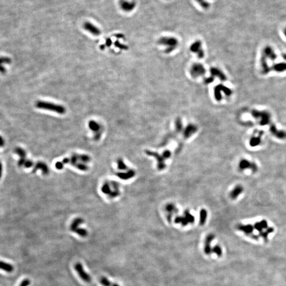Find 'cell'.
Instances as JSON below:
<instances>
[{
	"mask_svg": "<svg viewBox=\"0 0 286 286\" xmlns=\"http://www.w3.org/2000/svg\"><path fill=\"white\" fill-rule=\"evenodd\" d=\"M36 106L38 109L50 111L59 115H64L66 112L64 106L47 101H38L36 103Z\"/></svg>",
	"mask_w": 286,
	"mask_h": 286,
	"instance_id": "obj_1",
	"label": "cell"
},
{
	"mask_svg": "<svg viewBox=\"0 0 286 286\" xmlns=\"http://www.w3.org/2000/svg\"><path fill=\"white\" fill-rule=\"evenodd\" d=\"M158 42L160 44L167 46V53H170L178 45V41L173 37H162L160 39Z\"/></svg>",
	"mask_w": 286,
	"mask_h": 286,
	"instance_id": "obj_2",
	"label": "cell"
},
{
	"mask_svg": "<svg viewBox=\"0 0 286 286\" xmlns=\"http://www.w3.org/2000/svg\"><path fill=\"white\" fill-rule=\"evenodd\" d=\"M146 153L149 156H153V157L156 158L157 162H158V170H163L165 169L166 164L164 161L165 159L163 158L162 155L158 154V153L154 152L151 150H146Z\"/></svg>",
	"mask_w": 286,
	"mask_h": 286,
	"instance_id": "obj_3",
	"label": "cell"
},
{
	"mask_svg": "<svg viewBox=\"0 0 286 286\" xmlns=\"http://www.w3.org/2000/svg\"><path fill=\"white\" fill-rule=\"evenodd\" d=\"M221 91H223L228 96H229L232 94V91L223 85H218L214 88V97L217 101H220L222 99Z\"/></svg>",
	"mask_w": 286,
	"mask_h": 286,
	"instance_id": "obj_4",
	"label": "cell"
},
{
	"mask_svg": "<svg viewBox=\"0 0 286 286\" xmlns=\"http://www.w3.org/2000/svg\"><path fill=\"white\" fill-rule=\"evenodd\" d=\"M75 269L77 272L79 276L86 283H90L91 281V278L90 275L85 271L83 266L80 263H76L75 265Z\"/></svg>",
	"mask_w": 286,
	"mask_h": 286,
	"instance_id": "obj_5",
	"label": "cell"
},
{
	"mask_svg": "<svg viewBox=\"0 0 286 286\" xmlns=\"http://www.w3.org/2000/svg\"><path fill=\"white\" fill-rule=\"evenodd\" d=\"M205 72V68L200 64H194L191 68V75L194 78L204 75Z\"/></svg>",
	"mask_w": 286,
	"mask_h": 286,
	"instance_id": "obj_6",
	"label": "cell"
},
{
	"mask_svg": "<svg viewBox=\"0 0 286 286\" xmlns=\"http://www.w3.org/2000/svg\"><path fill=\"white\" fill-rule=\"evenodd\" d=\"M238 167L240 170H244L248 169H251L253 172H256L258 170V167L255 163H252L245 159H243L240 162Z\"/></svg>",
	"mask_w": 286,
	"mask_h": 286,
	"instance_id": "obj_7",
	"label": "cell"
},
{
	"mask_svg": "<svg viewBox=\"0 0 286 286\" xmlns=\"http://www.w3.org/2000/svg\"><path fill=\"white\" fill-rule=\"evenodd\" d=\"M165 210L168 213V214L167 216V219L169 222H170L172 220L173 214L178 212V209L176 206L174 204L171 203L167 204L165 206Z\"/></svg>",
	"mask_w": 286,
	"mask_h": 286,
	"instance_id": "obj_8",
	"label": "cell"
},
{
	"mask_svg": "<svg viewBox=\"0 0 286 286\" xmlns=\"http://www.w3.org/2000/svg\"><path fill=\"white\" fill-rule=\"evenodd\" d=\"M190 50L194 53H196L198 54V57L202 58L204 56V52L202 48V43L200 41H196L191 46Z\"/></svg>",
	"mask_w": 286,
	"mask_h": 286,
	"instance_id": "obj_9",
	"label": "cell"
},
{
	"mask_svg": "<svg viewBox=\"0 0 286 286\" xmlns=\"http://www.w3.org/2000/svg\"><path fill=\"white\" fill-rule=\"evenodd\" d=\"M84 28L86 31L94 36H99L101 33V31L98 27L90 22H85L84 24Z\"/></svg>",
	"mask_w": 286,
	"mask_h": 286,
	"instance_id": "obj_10",
	"label": "cell"
},
{
	"mask_svg": "<svg viewBox=\"0 0 286 286\" xmlns=\"http://www.w3.org/2000/svg\"><path fill=\"white\" fill-rule=\"evenodd\" d=\"M253 112H254L253 114V115L255 116V117L260 118V124L261 125H266L269 123L270 120L269 114L266 112H258V111H254Z\"/></svg>",
	"mask_w": 286,
	"mask_h": 286,
	"instance_id": "obj_11",
	"label": "cell"
},
{
	"mask_svg": "<svg viewBox=\"0 0 286 286\" xmlns=\"http://www.w3.org/2000/svg\"><path fill=\"white\" fill-rule=\"evenodd\" d=\"M197 131V127L193 124L188 125L184 130V136L185 138H188Z\"/></svg>",
	"mask_w": 286,
	"mask_h": 286,
	"instance_id": "obj_12",
	"label": "cell"
},
{
	"mask_svg": "<svg viewBox=\"0 0 286 286\" xmlns=\"http://www.w3.org/2000/svg\"><path fill=\"white\" fill-rule=\"evenodd\" d=\"M243 190H244V189H243V188L242 185H236L229 193L230 198H231L232 199H233V200H235L243 193Z\"/></svg>",
	"mask_w": 286,
	"mask_h": 286,
	"instance_id": "obj_13",
	"label": "cell"
},
{
	"mask_svg": "<svg viewBox=\"0 0 286 286\" xmlns=\"http://www.w3.org/2000/svg\"><path fill=\"white\" fill-rule=\"evenodd\" d=\"M237 228L238 230L244 232L246 234H251L253 232V229H254V226L251 225V224H247V225L240 224L237 226Z\"/></svg>",
	"mask_w": 286,
	"mask_h": 286,
	"instance_id": "obj_14",
	"label": "cell"
},
{
	"mask_svg": "<svg viewBox=\"0 0 286 286\" xmlns=\"http://www.w3.org/2000/svg\"><path fill=\"white\" fill-rule=\"evenodd\" d=\"M121 8L124 11L129 12L132 11L135 7V3L134 2H128L126 1H123L120 4Z\"/></svg>",
	"mask_w": 286,
	"mask_h": 286,
	"instance_id": "obj_15",
	"label": "cell"
},
{
	"mask_svg": "<svg viewBox=\"0 0 286 286\" xmlns=\"http://www.w3.org/2000/svg\"><path fill=\"white\" fill-rule=\"evenodd\" d=\"M0 270H3L8 273H11L14 270V267L12 264L0 260Z\"/></svg>",
	"mask_w": 286,
	"mask_h": 286,
	"instance_id": "obj_16",
	"label": "cell"
},
{
	"mask_svg": "<svg viewBox=\"0 0 286 286\" xmlns=\"http://www.w3.org/2000/svg\"><path fill=\"white\" fill-rule=\"evenodd\" d=\"M214 236L213 234H209L208 235L205 240V252L206 254H209L211 252L210 249V243L214 240Z\"/></svg>",
	"mask_w": 286,
	"mask_h": 286,
	"instance_id": "obj_17",
	"label": "cell"
},
{
	"mask_svg": "<svg viewBox=\"0 0 286 286\" xmlns=\"http://www.w3.org/2000/svg\"><path fill=\"white\" fill-rule=\"evenodd\" d=\"M270 130L272 133L275 135L279 139H284L286 138V132H284V131H280L278 130L277 128H275V126H272L270 128Z\"/></svg>",
	"mask_w": 286,
	"mask_h": 286,
	"instance_id": "obj_18",
	"label": "cell"
},
{
	"mask_svg": "<svg viewBox=\"0 0 286 286\" xmlns=\"http://www.w3.org/2000/svg\"><path fill=\"white\" fill-rule=\"evenodd\" d=\"M254 228L255 229H257V231L259 232V233H261L263 232V230L264 229H266L268 228V223L265 220H263L261 222H257L254 226Z\"/></svg>",
	"mask_w": 286,
	"mask_h": 286,
	"instance_id": "obj_19",
	"label": "cell"
},
{
	"mask_svg": "<svg viewBox=\"0 0 286 286\" xmlns=\"http://www.w3.org/2000/svg\"><path fill=\"white\" fill-rule=\"evenodd\" d=\"M11 59L7 57H0V73H5L6 72V68L4 67V64H10L11 63Z\"/></svg>",
	"mask_w": 286,
	"mask_h": 286,
	"instance_id": "obj_20",
	"label": "cell"
},
{
	"mask_svg": "<svg viewBox=\"0 0 286 286\" xmlns=\"http://www.w3.org/2000/svg\"><path fill=\"white\" fill-rule=\"evenodd\" d=\"M210 72H211V74H212L213 76L219 77L220 80H222V81H225L226 79L225 75H224L223 73L221 71L218 70L217 68H211Z\"/></svg>",
	"mask_w": 286,
	"mask_h": 286,
	"instance_id": "obj_21",
	"label": "cell"
},
{
	"mask_svg": "<svg viewBox=\"0 0 286 286\" xmlns=\"http://www.w3.org/2000/svg\"><path fill=\"white\" fill-rule=\"evenodd\" d=\"M208 213L206 209H202L200 210L199 214V224L200 225H204L207 221Z\"/></svg>",
	"mask_w": 286,
	"mask_h": 286,
	"instance_id": "obj_22",
	"label": "cell"
},
{
	"mask_svg": "<svg viewBox=\"0 0 286 286\" xmlns=\"http://www.w3.org/2000/svg\"><path fill=\"white\" fill-rule=\"evenodd\" d=\"M174 222L176 224H181L184 226H185L187 225L188 224H189L188 220L184 216H176L174 219Z\"/></svg>",
	"mask_w": 286,
	"mask_h": 286,
	"instance_id": "obj_23",
	"label": "cell"
},
{
	"mask_svg": "<svg viewBox=\"0 0 286 286\" xmlns=\"http://www.w3.org/2000/svg\"><path fill=\"white\" fill-rule=\"evenodd\" d=\"M261 141V136L258 137H253L251 138L249 141V145L251 147H255L260 145Z\"/></svg>",
	"mask_w": 286,
	"mask_h": 286,
	"instance_id": "obj_24",
	"label": "cell"
},
{
	"mask_svg": "<svg viewBox=\"0 0 286 286\" xmlns=\"http://www.w3.org/2000/svg\"><path fill=\"white\" fill-rule=\"evenodd\" d=\"M184 216L187 218V219L188 220L189 223L193 224L194 223L195 218H194V217L193 216V214L190 213L189 210L187 209V210H185V211H184Z\"/></svg>",
	"mask_w": 286,
	"mask_h": 286,
	"instance_id": "obj_25",
	"label": "cell"
},
{
	"mask_svg": "<svg viewBox=\"0 0 286 286\" xmlns=\"http://www.w3.org/2000/svg\"><path fill=\"white\" fill-rule=\"evenodd\" d=\"M89 126L90 128L94 132H97L100 129V126L97 122L94 120H91L89 123Z\"/></svg>",
	"mask_w": 286,
	"mask_h": 286,
	"instance_id": "obj_26",
	"label": "cell"
},
{
	"mask_svg": "<svg viewBox=\"0 0 286 286\" xmlns=\"http://www.w3.org/2000/svg\"><path fill=\"white\" fill-rule=\"evenodd\" d=\"M100 283L103 286H111L112 284L110 283V281L106 277H102L100 279Z\"/></svg>",
	"mask_w": 286,
	"mask_h": 286,
	"instance_id": "obj_27",
	"label": "cell"
},
{
	"mask_svg": "<svg viewBox=\"0 0 286 286\" xmlns=\"http://www.w3.org/2000/svg\"><path fill=\"white\" fill-rule=\"evenodd\" d=\"M176 128L178 132H180L182 130V124L180 119H178L176 122Z\"/></svg>",
	"mask_w": 286,
	"mask_h": 286,
	"instance_id": "obj_28",
	"label": "cell"
},
{
	"mask_svg": "<svg viewBox=\"0 0 286 286\" xmlns=\"http://www.w3.org/2000/svg\"><path fill=\"white\" fill-rule=\"evenodd\" d=\"M198 3L200 4V6L202 8L205 9H207L209 7V4L207 2L205 1V0H196Z\"/></svg>",
	"mask_w": 286,
	"mask_h": 286,
	"instance_id": "obj_29",
	"label": "cell"
},
{
	"mask_svg": "<svg viewBox=\"0 0 286 286\" xmlns=\"http://www.w3.org/2000/svg\"><path fill=\"white\" fill-rule=\"evenodd\" d=\"M15 152L18 155L20 156L21 158H24V157L26 156V153L24 152V150H23L21 148H17L15 150Z\"/></svg>",
	"mask_w": 286,
	"mask_h": 286,
	"instance_id": "obj_30",
	"label": "cell"
},
{
	"mask_svg": "<svg viewBox=\"0 0 286 286\" xmlns=\"http://www.w3.org/2000/svg\"><path fill=\"white\" fill-rule=\"evenodd\" d=\"M213 252L214 253H216L218 256H220L222 254V249L219 245H216L213 248Z\"/></svg>",
	"mask_w": 286,
	"mask_h": 286,
	"instance_id": "obj_31",
	"label": "cell"
},
{
	"mask_svg": "<svg viewBox=\"0 0 286 286\" xmlns=\"http://www.w3.org/2000/svg\"><path fill=\"white\" fill-rule=\"evenodd\" d=\"M275 69L277 71H282L284 70H286V64H277L275 66Z\"/></svg>",
	"mask_w": 286,
	"mask_h": 286,
	"instance_id": "obj_32",
	"label": "cell"
},
{
	"mask_svg": "<svg viewBox=\"0 0 286 286\" xmlns=\"http://www.w3.org/2000/svg\"><path fill=\"white\" fill-rule=\"evenodd\" d=\"M171 156V152L169 150H164L162 153V156L165 160L168 159L169 158H170Z\"/></svg>",
	"mask_w": 286,
	"mask_h": 286,
	"instance_id": "obj_33",
	"label": "cell"
},
{
	"mask_svg": "<svg viewBox=\"0 0 286 286\" xmlns=\"http://www.w3.org/2000/svg\"><path fill=\"white\" fill-rule=\"evenodd\" d=\"M30 284V281L29 279H24L22 281L19 286H29Z\"/></svg>",
	"mask_w": 286,
	"mask_h": 286,
	"instance_id": "obj_34",
	"label": "cell"
},
{
	"mask_svg": "<svg viewBox=\"0 0 286 286\" xmlns=\"http://www.w3.org/2000/svg\"><path fill=\"white\" fill-rule=\"evenodd\" d=\"M214 77H208V78H207V79H205V83H206V84L210 83L214 81Z\"/></svg>",
	"mask_w": 286,
	"mask_h": 286,
	"instance_id": "obj_35",
	"label": "cell"
},
{
	"mask_svg": "<svg viewBox=\"0 0 286 286\" xmlns=\"http://www.w3.org/2000/svg\"><path fill=\"white\" fill-rule=\"evenodd\" d=\"M117 46L120 48H121V49H123V50H127L126 46L120 44L118 42H117Z\"/></svg>",
	"mask_w": 286,
	"mask_h": 286,
	"instance_id": "obj_36",
	"label": "cell"
},
{
	"mask_svg": "<svg viewBox=\"0 0 286 286\" xmlns=\"http://www.w3.org/2000/svg\"><path fill=\"white\" fill-rule=\"evenodd\" d=\"M4 144L3 138L0 136V146H3Z\"/></svg>",
	"mask_w": 286,
	"mask_h": 286,
	"instance_id": "obj_37",
	"label": "cell"
},
{
	"mask_svg": "<svg viewBox=\"0 0 286 286\" xmlns=\"http://www.w3.org/2000/svg\"><path fill=\"white\" fill-rule=\"evenodd\" d=\"M2 164L0 163V178L1 176V175H2Z\"/></svg>",
	"mask_w": 286,
	"mask_h": 286,
	"instance_id": "obj_38",
	"label": "cell"
},
{
	"mask_svg": "<svg viewBox=\"0 0 286 286\" xmlns=\"http://www.w3.org/2000/svg\"><path fill=\"white\" fill-rule=\"evenodd\" d=\"M111 44V41H110V39L107 40V41H106V45H108V46H110Z\"/></svg>",
	"mask_w": 286,
	"mask_h": 286,
	"instance_id": "obj_39",
	"label": "cell"
},
{
	"mask_svg": "<svg viewBox=\"0 0 286 286\" xmlns=\"http://www.w3.org/2000/svg\"><path fill=\"white\" fill-rule=\"evenodd\" d=\"M111 286H119V285L118 284H112Z\"/></svg>",
	"mask_w": 286,
	"mask_h": 286,
	"instance_id": "obj_40",
	"label": "cell"
},
{
	"mask_svg": "<svg viewBox=\"0 0 286 286\" xmlns=\"http://www.w3.org/2000/svg\"><path fill=\"white\" fill-rule=\"evenodd\" d=\"M284 33H285V36H286V29H285V30H284Z\"/></svg>",
	"mask_w": 286,
	"mask_h": 286,
	"instance_id": "obj_41",
	"label": "cell"
}]
</instances>
